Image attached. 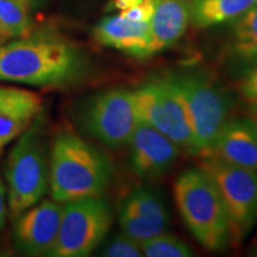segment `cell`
<instances>
[{"mask_svg": "<svg viewBox=\"0 0 257 257\" xmlns=\"http://www.w3.org/2000/svg\"><path fill=\"white\" fill-rule=\"evenodd\" d=\"M24 2H25V3H30L31 0H24Z\"/></svg>", "mask_w": 257, "mask_h": 257, "instance_id": "f1b7e54d", "label": "cell"}, {"mask_svg": "<svg viewBox=\"0 0 257 257\" xmlns=\"http://www.w3.org/2000/svg\"><path fill=\"white\" fill-rule=\"evenodd\" d=\"M32 22L24 0H0V38L10 41L27 36Z\"/></svg>", "mask_w": 257, "mask_h": 257, "instance_id": "d6986e66", "label": "cell"}, {"mask_svg": "<svg viewBox=\"0 0 257 257\" xmlns=\"http://www.w3.org/2000/svg\"><path fill=\"white\" fill-rule=\"evenodd\" d=\"M63 204L42 199L15 218L14 245L27 256H49L59 236Z\"/></svg>", "mask_w": 257, "mask_h": 257, "instance_id": "30bf717a", "label": "cell"}, {"mask_svg": "<svg viewBox=\"0 0 257 257\" xmlns=\"http://www.w3.org/2000/svg\"><path fill=\"white\" fill-rule=\"evenodd\" d=\"M143 2H146V0H112V6H113V9L124 11V10L133 8V6L141 4Z\"/></svg>", "mask_w": 257, "mask_h": 257, "instance_id": "d4e9b609", "label": "cell"}, {"mask_svg": "<svg viewBox=\"0 0 257 257\" xmlns=\"http://www.w3.org/2000/svg\"><path fill=\"white\" fill-rule=\"evenodd\" d=\"M143 256L147 257H192L191 246L179 237L163 231L147 240L142 245Z\"/></svg>", "mask_w": 257, "mask_h": 257, "instance_id": "ffe728a7", "label": "cell"}, {"mask_svg": "<svg viewBox=\"0 0 257 257\" xmlns=\"http://www.w3.org/2000/svg\"><path fill=\"white\" fill-rule=\"evenodd\" d=\"M176 207L195 239L210 251L230 244L229 221L216 184L204 169L192 168L179 175L174 185Z\"/></svg>", "mask_w": 257, "mask_h": 257, "instance_id": "3957f363", "label": "cell"}, {"mask_svg": "<svg viewBox=\"0 0 257 257\" xmlns=\"http://www.w3.org/2000/svg\"><path fill=\"white\" fill-rule=\"evenodd\" d=\"M111 176V162L87 141L70 131L55 137L49 155L51 199L64 204L101 197Z\"/></svg>", "mask_w": 257, "mask_h": 257, "instance_id": "7a4b0ae2", "label": "cell"}, {"mask_svg": "<svg viewBox=\"0 0 257 257\" xmlns=\"http://www.w3.org/2000/svg\"><path fill=\"white\" fill-rule=\"evenodd\" d=\"M0 157H2V150H0ZM8 214V189H6V184L4 179H3L2 168H0V231L5 227Z\"/></svg>", "mask_w": 257, "mask_h": 257, "instance_id": "cb8c5ba5", "label": "cell"}, {"mask_svg": "<svg viewBox=\"0 0 257 257\" xmlns=\"http://www.w3.org/2000/svg\"><path fill=\"white\" fill-rule=\"evenodd\" d=\"M133 92L138 121L160 131L180 150L199 155L184 106L167 76L150 80Z\"/></svg>", "mask_w": 257, "mask_h": 257, "instance_id": "ba28073f", "label": "cell"}, {"mask_svg": "<svg viewBox=\"0 0 257 257\" xmlns=\"http://www.w3.org/2000/svg\"><path fill=\"white\" fill-rule=\"evenodd\" d=\"M149 22L153 54L166 50L184 36L191 22V6L186 0H153Z\"/></svg>", "mask_w": 257, "mask_h": 257, "instance_id": "2e32d148", "label": "cell"}, {"mask_svg": "<svg viewBox=\"0 0 257 257\" xmlns=\"http://www.w3.org/2000/svg\"><path fill=\"white\" fill-rule=\"evenodd\" d=\"M118 219L125 234L143 243L166 231L169 213L159 193L149 187H138L121 202Z\"/></svg>", "mask_w": 257, "mask_h": 257, "instance_id": "8fae6325", "label": "cell"}, {"mask_svg": "<svg viewBox=\"0 0 257 257\" xmlns=\"http://www.w3.org/2000/svg\"><path fill=\"white\" fill-rule=\"evenodd\" d=\"M42 108L38 93L0 86V150L17 140L42 113Z\"/></svg>", "mask_w": 257, "mask_h": 257, "instance_id": "4fadbf2b", "label": "cell"}, {"mask_svg": "<svg viewBox=\"0 0 257 257\" xmlns=\"http://www.w3.org/2000/svg\"><path fill=\"white\" fill-rule=\"evenodd\" d=\"M257 4V0H193L191 21L198 28H210L233 21Z\"/></svg>", "mask_w": 257, "mask_h": 257, "instance_id": "e0dca14e", "label": "cell"}, {"mask_svg": "<svg viewBox=\"0 0 257 257\" xmlns=\"http://www.w3.org/2000/svg\"><path fill=\"white\" fill-rule=\"evenodd\" d=\"M113 221L112 208L101 197L64 202L53 257L89 256L100 245Z\"/></svg>", "mask_w": 257, "mask_h": 257, "instance_id": "52a82bcc", "label": "cell"}, {"mask_svg": "<svg viewBox=\"0 0 257 257\" xmlns=\"http://www.w3.org/2000/svg\"><path fill=\"white\" fill-rule=\"evenodd\" d=\"M240 92L246 100L257 104V63L251 67L245 79L243 80Z\"/></svg>", "mask_w": 257, "mask_h": 257, "instance_id": "603a6c76", "label": "cell"}, {"mask_svg": "<svg viewBox=\"0 0 257 257\" xmlns=\"http://www.w3.org/2000/svg\"><path fill=\"white\" fill-rule=\"evenodd\" d=\"M4 167L9 214L15 219L49 192V156L41 114L17 138Z\"/></svg>", "mask_w": 257, "mask_h": 257, "instance_id": "277c9868", "label": "cell"}, {"mask_svg": "<svg viewBox=\"0 0 257 257\" xmlns=\"http://www.w3.org/2000/svg\"><path fill=\"white\" fill-rule=\"evenodd\" d=\"M80 123L92 137L111 149L126 146L138 124L134 92L111 88L96 93L82 106Z\"/></svg>", "mask_w": 257, "mask_h": 257, "instance_id": "9c48e42d", "label": "cell"}, {"mask_svg": "<svg viewBox=\"0 0 257 257\" xmlns=\"http://www.w3.org/2000/svg\"><path fill=\"white\" fill-rule=\"evenodd\" d=\"M167 78L184 106L199 155H208L221 128L229 120V95L202 72H180Z\"/></svg>", "mask_w": 257, "mask_h": 257, "instance_id": "5b68a950", "label": "cell"}, {"mask_svg": "<svg viewBox=\"0 0 257 257\" xmlns=\"http://www.w3.org/2000/svg\"><path fill=\"white\" fill-rule=\"evenodd\" d=\"M154 14V3L153 0H146V2L141 3V4L135 5L133 8L124 10L120 12V15L124 18L130 19L134 22H144V23H149L152 16Z\"/></svg>", "mask_w": 257, "mask_h": 257, "instance_id": "7402d4cb", "label": "cell"}, {"mask_svg": "<svg viewBox=\"0 0 257 257\" xmlns=\"http://www.w3.org/2000/svg\"><path fill=\"white\" fill-rule=\"evenodd\" d=\"M202 159L200 168L213 180L223 199L230 243L239 245L257 223V169L230 165L213 155Z\"/></svg>", "mask_w": 257, "mask_h": 257, "instance_id": "8992f818", "label": "cell"}, {"mask_svg": "<svg viewBox=\"0 0 257 257\" xmlns=\"http://www.w3.org/2000/svg\"><path fill=\"white\" fill-rule=\"evenodd\" d=\"M4 42H5V41H3L2 38H0V44H2V43H4Z\"/></svg>", "mask_w": 257, "mask_h": 257, "instance_id": "83f0119b", "label": "cell"}, {"mask_svg": "<svg viewBox=\"0 0 257 257\" xmlns=\"http://www.w3.org/2000/svg\"><path fill=\"white\" fill-rule=\"evenodd\" d=\"M98 44L138 59L154 55L149 23L134 22L121 15L101 19L92 31Z\"/></svg>", "mask_w": 257, "mask_h": 257, "instance_id": "5bb4252c", "label": "cell"}, {"mask_svg": "<svg viewBox=\"0 0 257 257\" xmlns=\"http://www.w3.org/2000/svg\"><path fill=\"white\" fill-rule=\"evenodd\" d=\"M251 121H252L253 127H255V130H256V133H257V111L255 112V115H253V117L251 118Z\"/></svg>", "mask_w": 257, "mask_h": 257, "instance_id": "484cf974", "label": "cell"}, {"mask_svg": "<svg viewBox=\"0 0 257 257\" xmlns=\"http://www.w3.org/2000/svg\"><path fill=\"white\" fill-rule=\"evenodd\" d=\"M130 163L135 174L149 180L166 174L180 156V148L149 125L138 121L130 142Z\"/></svg>", "mask_w": 257, "mask_h": 257, "instance_id": "7c38bea8", "label": "cell"}, {"mask_svg": "<svg viewBox=\"0 0 257 257\" xmlns=\"http://www.w3.org/2000/svg\"><path fill=\"white\" fill-rule=\"evenodd\" d=\"M208 155L230 165L257 169V133L251 119L227 120Z\"/></svg>", "mask_w": 257, "mask_h": 257, "instance_id": "9a60e30c", "label": "cell"}, {"mask_svg": "<svg viewBox=\"0 0 257 257\" xmlns=\"http://www.w3.org/2000/svg\"><path fill=\"white\" fill-rule=\"evenodd\" d=\"M231 55L244 67L257 63V4L234 19Z\"/></svg>", "mask_w": 257, "mask_h": 257, "instance_id": "ac0fdd59", "label": "cell"}, {"mask_svg": "<svg viewBox=\"0 0 257 257\" xmlns=\"http://www.w3.org/2000/svg\"><path fill=\"white\" fill-rule=\"evenodd\" d=\"M252 255L257 256V240H256V244H255V248H253V250H252Z\"/></svg>", "mask_w": 257, "mask_h": 257, "instance_id": "4316f807", "label": "cell"}, {"mask_svg": "<svg viewBox=\"0 0 257 257\" xmlns=\"http://www.w3.org/2000/svg\"><path fill=\"white\" fill-rule=\"evenodd\" d=\"M82 72L79 51L55 35L36 32L0 44V81L56 87L76 81Z\"/></svg>", "mask_w": 257, "mask_h": 257, "instance_id": "6da1fadb", "label": "cell"}, {"mask_svg": "<svg viewBox=\"0 0 257 257\" xmlns=\"http://www.w3.org/2000/svg\"><path fill=\"white\" fill-rule=\"evenodd\" d=\"M101 255L107 257H141L143 256V252L140 244L120 232L106 244Z\"/></svg>", "mask_w": 257, "mask_h": 257, "instance_id": "44dd1931", "label": "cell"}]
</instances>
